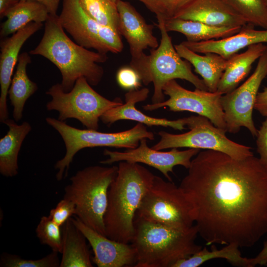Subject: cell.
Here are the masks:
<instances>
[{
	"label": "cell",
	"mask_w": 267,
	"mask_h": 267,
	"mask_svg": "<svg viewBox=\"0 0 267 267\" xmlns=\"http://www.w3.org/2000/svg\"><path fill=\"white\" fill-rule=\"evenodd\" d=\"M39 2L43 4L47 9L49 14L53 16L57 15L60 0H31Z\"/></svg>",
	"instance_id": "obj_39"
},
{
	"label": "cell",
	"mask_w": 267,
	"mask_h": 267,
	"mask_svg": "<svg viewBox=\"0 0 267 267\" xmlns=\"http://www.w3.org/2000/svg\"><path fill=\"white\" fill-rule=\"evenodd\" d=\"M63 237L60 267H92L87 239L70 218L61 226Z\"/></svg>",
	"instance_id": "obj_24"
},
{
	"label": "cell",
	"mask_w": 267,
	"mask_h": 267,
	"mask_svg": "<svg viewBox=\"0 0 267 267\" xmlns=\"http://www.w3.org/2000/svg\"><path fill=\"white\" fill-rule=\"evenodd\" d=\"M51 99L46 104L48 111H56L58 119L78 120L88 129L97 130L100 117L107 111L121 105L119 98L110 100L94 90L87 79L82 77L76 82L69 91H65L60 84L52 85L46 92Z\"/></svg>",
	"instance_id": "obj_8"
},
{
	"label": "cell",
	"mask_w": 267,
	"mask_h": 267,
	"mask_svg": "<svg viewBox=\"0 0 267 267\" xmlns=\"http://www.w3.org/2000/svg\"><path fill=\"white\" fill-rule=\"evenodd\" d=\"M21 0H0V18L5 17L7 12Z\"/></svg>",
	"instance_id": "obj_40"
},
{
	"label": "cell",
	"mask_w": 267,
	"mask_h": 267,
	"mask_svg": "<svg viewBox=\"0 0 267 267\" xmlns=\"http://www.w3.org/2000/svg\"></svg>",
	"instance_id": "obj_43"
},
{
	"label": "cell",
	"mask_w": 267,
	"mask_h": 267,
	"mask_svg": "<svg viewBox=\"0 0 267 267\" xmlns=\"http://www.w3.org/2000/svg\"><path fill=\"white\" fill-rule=\"evenodd\" d=\"M45 121L60 135L66 148L64 156L54 165V168L58 170L56 174L58 181L67 177L75 155L84 148L110 147L133 149L139 145L142 139H154L153 133L148 131L145 125L140 123L126 131L103 133L97 130L78 129L54 118L47 117Z\"/></svg>",
	"instance_id": "obj_7"
},
{
	"label": "cell",
	"mask_w": 267,
	"mask_h": 267,
	"mask_svg": "<svg viewBox=\"0 0 267 267\" xmlns=\"http://www.w3.org/2000/svg\"><path fill=\"white\" fill-rule=\"evenodd\" d=\"M119 32L125 37L130 47L131 56H136L148 47L157 48L159 43L154 36V26L147 24L130 3L118 0Z\"/></svg>",
	"instance_id": "obj_17"
},
{
	"label": "cell",
	"mask_w": 267,
	"mask_h": 267,
	"mask_svg": "<svg viewBox=\"0 0 267 267\" xmlns=\"http://www.w3.org/2000/svg\"><path fill=\"white\" fill-rule=\"evenodd\" d=\"M174 18L216 27H242L247 24L224 0H193Z\"/></svg>",
	"instance_id": "obj_20"
},
{
	"label": "cell",
	"mask_w": 267,
	"mask_h": 267,
	"mask_svg": "<svg viewBox=\"0 0 267 267\" xmlns=\"http://www.w3.org/2000/svg\"><path fill=\"white\" fill-rule=\"evenodd\" d=\"M43 25L42 23L31 22L0 42V122L3 123L8 119L7 96L20 49L25 42L39 30Z\"/></svg>",
	"instance_id": "obj_16"
},
{
	"label": "cell",
	"mask_w": 267,
	"mask_h": 267,
	"mask_svg": "<svg viewBox=\"0 0 267 267\" xmlns=\"http://www.w3.org/2000/svg\"><path fill=\"white\" fill-rule=\"evenodd\" d=\"M257 151L261 163L267 168V117L262 123L256 136Z\"/></svg>",
	"instance_id": "obj_36"
},
{
	"label": "cell",
	"mask_w": 267,
	"mask_h": 267,
	"mask_svg": "<svg viewBox=\"0 0 267 267\" xmlns=\"http://www.w3.org/2000/svg\"><path fill=\"white\" fill-rule=\"evenodd\" d=\"M200 151L199 149L189 148L184 150L172 148L170 151H162L148 147L147 139L143 138L135 148L124 151L105 149L103 154L108 158L100 163L111 165L121 161L143 163L158 170L168 180L172 181L169 174L174 172V168L180 165L188 169L192 158Z\"/></svg>",
	"instance_id": "obj_14"
},
{
	"label": "cell",
	"mask_w": 267,
	"mask_h": 267,
	"mask_svg": "<svg viewBox=\"0 0 267 267\" xmlns=\"http://www.w3.org/2000/svg\"><path fill=\"white\" fill-rule=\"evenodd\" d=\"M118 167L108 192L104 217L105 236L131 243L136 212L155 175L139 163L121 161Z\"/></svg>",
	"instance_id": "obj_3"
},
{
	"label": "cell",
	"mask_w": 267,
	"mask_h": 267,
	"mask_svg": "<svg viewBox=\"0 0 267 267\" xmlns=\"http://www.w3.org/2000/svg\"><path fill=\"white\" fill-rule=\"evenodd\" d=\"M193 0H158V14L164 19L174 18Z\"/></svg>",
	"instance_id": "obj_35"
},
{
	"label": "cell",
	"mask_w": 267,
	"mask_h": 267,
	"mask_svg": "<svg viewBox=\"0 0 267 267\" xmlns=\"http://www.w3.org/2000/svg\"><path fill=\"white\" fill-rule=\"evenodd\" d=\"M142 2L145 6L156 15L158 14V0H138Z\"/></svg>",
	"instance_id": "obj_41"
},
{
	"label": "cell",
	"mask_w": 267,
	"mask_h": 267,
	"mask_svg": "<svg viewBox=\"0 0 267 267\" xmlns=\"http://www.w3.org/2000/svg\"><path fill=\"white\" fill-rule=\"evenodd\" d=\"M163 19L168 32L180 33L185 36L187 41L191 42L226 38L239 32L242 27H216L200 21L178 18Z\"/></svg>",
	"instance_id": "obj_25"
},
{
	"label": "cell",
	"mask_w": 267,
	"mask_h": 267,
	"mask_svg": "<svg viewBox=\"0 0 267 267\" xmlns=\"http://www.w3.org/2000/svg\"><path fill=\"white\" fill-rule=\"evenodd\" d=\"M84 11L100 24L119 32V13L116 3L110 0H79Z\"/></svg>",
	"instance_id": "obj_29"
},
{
	"label": "cell",
	"mask_w": 267,
	"mask_h": 267,
	"mask_svg": "<svg viewBox=\"0 0 267 267\" xmlns=\"http://www.w3.org/2000/svg\"><path fill=\"white\" fill-rule=\"evenodd\" d=\"M46 8L42 3L31 0H21L6 13V20L0 27L2 38L12 35L31 22H45L49 16Z\"/></svg>",
	"instance_id": "obj_27"
},
{
	"label": "cell",
	"mask_w": 267,
	"mask_h": 267,
	"mask_svg": "<svg viewBox=\"0 0 267 267\" xmlns=\"http://www.w3.org/2000/svg\"><path fill=\"white\" fill-rule=\"evenodd\" d=\"M116 79L121 88L129 90L137 89L142 83L137 73L130 66L120 68L117 71Z\"/></svg>",
	"instance_id": "obj_34"
},
{
	"label": "cell",
	"mask_w": 267,
	"mask_h": 267,
	"mask_svg": "<svg viewBox=\"0 0 267 267\" xmlns=\"http://www.w3.org/2000/svg\"><path fill=\"white\" fill-rule=\"evenodd\" d=\"M186 126L189 131L183 134L160 131L158 135L160 139L152 148L158 150L181 147L213 150L238 160L254 155L251 147L229 139L225 135L226 131L216 127L204 116L189 117Z\"/></svg>",
	"instance_id": "obj_10"
},
{
	"label": "cell",
	"mask_w": 267,
	"mask_h": 267,
	"mask_svg": "<svg viewBox=\"0 0 267 267\" xmlns=\"http://www.w3.org/2000/svg\"><path fill=\"white\" fill-rule=\"evenodd\" d=\"M58 16L64 30L82 46L104 54L122 51L123 44L120 33L90 17L79 0H63L62 10Z\"/></svg>",
	"instance_id": "obj_11"
},
{
	"label": "cell",
	"mask_w": 267,
	"mask_h": 267,
	"mask_svg": "<svg viewBox=\"0 0 267 267\" xmlns=\"http://www.w3.org/2000/svg\"><path fill=\"white\" fill-rule=\"evenodd\" d=\"M267 77V48L259 58L254 72L245 82L222 96L227 132L236 134L241 127H245L253 136H257L258 130L253 120V111L259 88Z\"/></svg>",
	"instance_id": "obj_12"
},
{
	"label": "cell",
	"mask_w": 267,
	"mask_h": 267,
	"mask_svg": "<svg viewBox=\"0 0 267 267\" xmlns=\"http://www.w3.org/2000/svg\"><path fill=\"white\" fill-rule=\"evenodd\" d=\"M59 253L52 251L45 257L38 260H27L20 256L3 253L0 256L1 267H58L60 262Z\"/></svg>",
	"instance_id": "obj_32"
},
{
	"label": "cell",
	"mask_w": 267,
	"mask_h": 267,
	"mask_svg": "<svg viewBox=\"0 0 267 267\" xmlns=\"http://www.w3.org/2000/svg\"><path fill=\"white\" fill-rule=\"evenodd\" d=\"M110 0L112 1V2H114V3H116L118 0Z\"/></svg>",
	"instance_id": "obj_42"
},
{
	"label": "cell",
	"mask_w": 267,
	"mask_h": 267,
	"mask_svg": "<svg viewBox=\"0 0 267 267\" xmlns=\"http://www.w3.org/2000/svg\"><path fill=\"white\" fill-rule=\"evenodd\" d=\"M118 167L90 166L80 170L64 188L63 198L75 205L76 217L88 226L105 236L104 217L108 192Z\"/></svg>",
	"instance_id": "obj_6"
},
{
	"label": "cell",
	"mask_w": 267,
	"mask_h": 267,
	"mask_svg": "<svg viewBox=\"0 0 267 267\" xmlns=\"http://www.w3.org/2000/svg\"><path fill=\"white\" fill-rule=\"evenodd\" d=\"M31 62L29 53L25 52L19 54L16 71L9 88L8 94L13 107V118L16 122L22 118L26 102L38 90L37 84L30 79L27 73V65Z\"/></svg>",
	"instance_id": "obj_26"
},
{
	"label": "cell",
	"mask_w": 267,
	"mask_h": 267,
	"mask_svg": "<svg viewBox=\"0 0 267 267\" xmlns=\"http://www.w3.org/2000/svg\"><path fill=\"white\" fill-rule=\"evenodd\" d=\"M3 123L7 126L8 131L0 139V173L6 177H13L18 173L19 153L32 127L27 122L18 125L15 120L9 119Z\"/></svg>",
	"instance_id": "obj_22"
},
{
	"label": "cell",
	"mask_w": 267,
	"mask_h": 267,
	"mask_svg": "<svg viewBox=\"0 0 267 267\" xmlns=\"http://www.w3.org/2000/svg\"><path fill=\"white\" fill-rule=\"evenodd\" d=\"M239 248L236 244H229L218 249L213 244L210 251L206 247L202 248L189 258L178 261L173 267H198L210 260L217 258L226 259L235 267H250L249 258L242 256Z\"/></svg>",
	"instance_id": "obj_28"
},
{
	"label": "cell",
	"mask_w": 267,
	"mask_h": 267,
	"mask_svg": "<svg viewBox=\"0 0 267 267\" xmlns=\"http://www.w3.org/2000/svg\"><path fill=\"white\" fill-rule=\"evenodd\" d=\"M30 54L41 55L56 66L62 77L60 84L66 92L71 90L82 77L91 86H97L104 74L98 63L108 59L107 54L90 50L73 42L65 33L58 15H49L43 36Z\"/></svg>",
	"instance_id": "obj_2"
},
{
	"label": "cell",
	"mask_w": 267,
	"mask_h": 267,
	"mask_svg": "<svg viewBox=\"0 0 267 267\" xmlns=\"http://www.w3.org/2000/svg\"><path fill=\"white\" fill-rule=\"evenodd\" d=\"M187 169L179 186L207 245L252 247L267 233V168L259 158L204 150Z\"/></svg>",
	"instance_id": "obj_1"
},
{
	"label": "cell",
	"mask_w": 267,
	"mask_h": 267,
	"mask_svg": "<svg viewBox=\"0 0 267 267\" xmlns=\"http://www.w3.org/2000/svg\"><path fill=\"white\" fill-rule=\"evenodd\" d=\"M134 224L131 243L136 252L134 267H173L202 249L195 242L198 232L195 224L186 229H178L137 216Z\"/></svg>",
	"instance_id": "obj_4"
},
{
	"label": "cell",
	"mask_w": 267,
	"mask_h": 267,
	"mask_svg": "<svg viewBox=\"0 0 267 267\" xmlns=\"http://www.w3.org/2000/svg\"><path fill=\"white\" fill-rule=\"evenodd\" d=\"M174 46L179 56L192 65L195 71L202 77L208 91L216 92L226 68L227 59L214 52L200 55L181 43Z\"/></svg>",
	"instance_id": "obj_23"
},
{
	"label": "cell",
	"mask_w": 267,
	"mask_h": 267,
	"mask_svg": "<svg viewBox=\"0 0 267 267\" xmlns=\"http://www.w3.org/2000/svg\"><path fill=\"white\" fill-rule=\"evenodd\" d=\"M61 226L49 217L43 216L37 226L36 234L42 244L50 247L52 251L61 253L63 237Z\"/></svg>",
	"instance_id": "obj_31"
},
{
	"label": "cell",
	"mask_w": 267,
	"mask_h": 267,
	"mask_svg": "<svg viewBox=\"0 0 267 267\" xmlns=\"http://www.w3.org/2000/svg\"><path fill=\"white\" fill-rule=\"evenodd\" d=\"M254 109L262 116L267 117V87L259 92L254 105Z\"/></svg>",
	"instance_id": "obj_37"
},
{
	"label": "cell",
	"mask_w": 267,
	"mask_h": 267,
	"mask_svg": "<svg viewBox=\"0 0 267 267\" xmlns=\"http://www.w3.org/2000/svg\"><path fill=\"white\" fill-rule=\"evenodd\" d=\"M267 45L261 43L247 47L243 53L232 55L227 59L226 66L216 92L222 95L235 89L248 75L252 64L263 54Z\"/></svg>",
	"instance_id": "obj_21"
},
{
	"label": "cell",
	"mask_w": 267,
	"mask_h": 267,
	"mask_svg": "<svg viewBox=\"0 0 267 267\" xmlns=\"http://www.w3.org/2000/svg\"><path fill=\"white\" fill-rule=\"evenodd\" d=\"M75 213L76 208L74 204L63 198L54 208L50 211L48 217L58 225L62 226L73 215H75Z\"/></svg>",
	"instance_id": "obj_33"
},
{
	"label": "cell",
	"mask_w": 267,
	"mask_h": 267,
	"mask_svg": "<svg viewBox=\"0 0 267 267\" xmlns=\"http://www.w3.org/2000/svg\"><path fill=\"white\" fill-rule=\"evenodd\" d=\"M156 17L161 34L159 46L151 49L149 55L143 52L132 56L129 65L136 71L144 85L153 83L152 103L164 101L163 89L165 85L177 79L190 82L196 89L208 91L204 81L192 72L190 63L182 60L177 52L165 27L162 17L160 15H156Z\"/></svg>",
	"instance_id": "obj_5"
},
{
	"label": "cell",
	"mask_w": 267,
	"mask_h": 267,
	"mask_svg": "<svg viewBox=\"0 0 267 267\" xmlns=\"http://www.w3.org/2000/svg\"><path fill=\"white\" fill-rule=\"evenodd\" d=\"M135 216L178 229L189 228L195 222L192 206L181 188L157 176Z\"/></svg>",
	"instance_id": "obj_9"
},
{
	"label": "cell",
	"mask_w": 267,
	"mask_h": 267,
	"mask_svg": "<svg viewBox=\"0 0 267 267\" xmlns=\"http://www.w3.org/2000/svg\"><path fill=\"white\" fill-rule=\"evenodd\" d=\"M253 25L248 24L230 37L199 42L183 41L181 43L198 53L214 52L227 59L245 47L258 44L267 43V29L256 30Z\"/></svg>",
	"instance_id": "obj_19"
},
{
	"label": "cell",
	"mask_w": 267,
	"mask_h": 267,
	"mask_svg": "<svg viewBox=\"0 0 267 267\" xmlns=\"http://www.w3.org/2000/svg\"><path fill=\"white\" fill-rule=\"evenodd\" d=\"M248 24L267 29L266 0H224Z\"/></svg>",
	"instance_id": "obj_30"
},
{
	"label": "cell",
	"mask_w": 267,
	"mask_h": 267,
	"mask_svg": "<svg viewBox=\"0 0 267 267\" xmlns=\"http://www.w3.org/2000/svg\"><path fill=\"white\" fill-rule=\"evenodd\" d=\"M163 90L164 94L169 97L168 99L157 103L146 104L143 108L146 111H153L168 107L174 112H193L208 118L216 127L227 131L221 103L222 95L221 93L198 89L189 90L181 86L175 80L167 82Z\"/></svg>",
	"instance_id": "obj_13"
},
{
	"label": "cell",
	"mask_w": 267,
	"mask_h": 267,
	"mask_svg": "<svg viewBox=\"0 0 267 267\" xmlns=\"http://www.w3.org/2000/svg\"><path fill=\"white\" fill-rule=\"evenodd\" d=\"M72 221L82 231L93 252L92 262L98 267H134L136 252L131 243L117 241L102 235L82 222L76 216Z\"/></svg>",
	"instance_id": "obj_15"
},
{
	"label": "cell",
	"mask_w": 267,
	"mask_h": 267,
	"mask_svg": "<svg viewBox=\"0 0 267 267\" xmlns=\"http://www.w3.org/2000/svg\"><path fill=\"white\" fill-rule=\"evenodd\" d=\"M250 267H254L257 265H267V240L264 243V246L261 251L253 258H249Z\"/></svg>",
	"instance_id": "obj_38"
},
{
	"label": "cell",
	"mask_w": 267,
	"mask_h": 267,
	"mask_svg": "<svg viewBox=\"0 0 267 267\" xmlns=\"http://www.w3.org/2000/svg\"><path fill=\"white\" fill-rule=\"evenodd\" d=\"M149 92V90L147 88L129 90L125 95V103L107 111L100 117V120L108 125H111L119 120H129L150 127H171L179 131L185 129L184 126L188 122L189 117L170 120L165 118L150 117L136 108L135 104L146 100Z\"/></svg>",
	"instance_id": "obj_18"
}]
</instances>
